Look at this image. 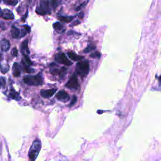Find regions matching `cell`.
<instances>
[{
  "label": "cell",
  "instance_id": "15",
  "mask_svg": "<svg viewBox=\"0 0 161 161\" xmlns=\"http://www.w3.org/2000/svg\"><path fill=\"white\" fill-rule=\"evenodd\" d=\"M10 97L13 99V100H19L20 99V95L14 89H12L10 92Z\"/></svg>",
  "mask_w": 161,
  "mask_h": 161
},
{
  "label": "cell",
  "instance_id": "6",
  "mask_svg": "<svg viewBox=\"0 0 161 161\" xmlns=\"http://www.w3.org/2000/svg\"><path fill=\"white\" fill-rule=\"evenodd\" d=\"M66 87L69 89H77L78 88L79 83H78V78L76 74H74L71 77L69 80L66 83Z\"/></svg>",
  "mask_w": 161,
  "mask_h": 161
},
{
  "label": "cell",
  "instance_id": "1",
  "mask_svg": "<svg viewBox=\"0 0 161 161\" xmlns=\"http://www.w3.org/2000/svg\"><path fill=\"white\" fill-rule=\"evenodd\" d=\"M42 147L41 142L39 140H36L32 143L28 152L30 161H35L39 154Z\"/></svg>",
  "mask_w": 161,
  "mask_h": 161
},
{
  "label": "cell",
  "instance_id": "11",
  "mask_svg": "<svg viewBox=\"0 0 161 161\" xmlns=\"http://www.w3.org/2000/svg\"><path fill=\"white\" fill-rule=\"evenodd\" d=\"M0 47H1V49L3 52H7L10 49V44L9 40L7 39H3L1 44H0Z\"/></svg>",
  "mask_w": 161,
  "mask_h": 161
},
{
  "label": "cell",
  "instance_id": "3",
  "mask_svg": "<svg viewBox=\"0 0 161 161\" xmlns=\"http://www.w3.org/2000/svg\"><path fill=\"white\" fill-rule=\"evenodd\" d=\"M23 81L30 86H40L43 84V78L40 74L36 76H26L23 78Z\"/></svg>",
  "mask_w": 161,
  "mask_h": 161
},
{
  "label": "cell",
  "instance_id": "28",
  "mask_svg": "<svg viewBox=\"0 0 161 161\" xmlns=\"http://www.w3.org/2000/svg\"><path fill=\"white\" fill-rule=\"evenodd\" d=\"M54 2H58V0H52Z\"/></svg>",
  "mask_w": 161,
  "mask_h": 161
},
{
  "label": "cell",
  "instance_id": "22",
  "mask_svg": "<svg viewBox=\"0 0 161 161\" xmlns=\"http://www.w3.org/2000/svg\"><path fill=\"white\" fill-rule=\"evenodd\" d=\"M23 56H24V59H25V62H23V63L26 64V65H27V66L31 65L32 62L30 60V59H29L28 55H23Z\"/></svg>",
  "mask_w": 161,
  "mask_h": 161
},
{
  "label": "cell",
  "instance_id": "18",
  "mask_svg": "<svg viewBox=\"0 0 161 161\" xmlns=\"http://www.w3.org/2000/svg\"><path fill=\"white\" fill-rule=\"evenodd\" d=\"M4 2L6 4L12 6H15L18 3L17 0H4Z\"/></svg>",
  "mask_w": 161,
  "mask_h": 161
},
{
  "label": "cell",
  "instance_id": "13",
  "mask_svg": "<svg viewBox=\"0 0 161 161\" xmlns=\"http://www.w3.org/2000/svg\"><path fill=\"white\" fill-rule=\"evenodd\" d=\"M68 55L69 56V57L72 59L74 61H78V60H81V59H83L84 58L83 56H80L79 55H77L76 54H75L73 52H69L68 53Z\"/></svg>",
  "mask_w": 161,
  "mask_h": 161
},
{
  "label": "cell",
  "instance_id": "26",
  "mask_svg": "<svg viewBox=\"0 0 161 161\" xmlns=\"http://www.w3.org/2000/svg\"><path fill=\"white\" fill-rule=\"evenodd\" d=\"M86 3H87L86 2H84L83 4H81L79 7H78L76 8V11H79L83 7H84L85 5H86Z\"/></svg>",
  "mask_w": 161,
  "mask_h": 161
},
{
  "label": "cell",
  "instance_id": "9",
  "mask_svg": "<svg viewBox=\"0 0 161 161\" xmlns=\"http://www.w3.org/2000/svg\"><path fill=\"white\" fill-rule=\"evenodd\" d=\"M5 20H12L14 18V15L10 10L8 9H5L2 10V14L0 15Z\"/></svg>",
  "mask_w": 161,
  "mask_h": 161
},
{
  "label": "cell",
  "instance_id": "10",
  "mask_svg": "<svg viewBox=\"0 0 161 161\" xmlns=\"http://www.w3.org/2000/svg\"><path fill=\"white\" fill-rule=\"evenodd\" d=\"M28 40H25L21 45V52L23 55H28L30 53L28 47Z\"/></svg>",
  "mask_w": 161,
  "mask_h": 161
},
{
  "label": "cell",
  "instance_id": "4",
  "mask_svg": "<svg viewBox=\"0 0 161 161\" xmlns=\"http://www.w3.org/2000/svg\"><path fill=\"white\" fill-rule=\"evenodd\" d=\"M36 12L39 15H44L47 13H50V8L49 0H42L40 5L36 9Z\"/></svg>",
  "mask_w": 161,
  "mask_h": 161
},
{
  "label": "cell",
  "instance_id": "7",
  "mask_svg": "<svg viewBox=\"0 0 161 161\" xmlns=\"http://www.w3.org/2000/svg\"><path fill=\"white\" fill-rule=\"evenodd\" d=\"M55 97L59 101L62 102H68L70 100V97L68 93L64 90H61L59 91L57 93Z\"/></svg>",
  "mask_w": 161,
  "mask_h": 161
},
{
  "label": "cell",
  "instance_id": "14",
  "mask_svg": "<svg viewBox=\"0 0 161 161\" xmlns=\"http://www.w3.org/2000/svg\"><path fill=\"white\" fill-rule=\"evenodd\" d=\"M11 33H12V36L13 37V38L14 39H18L20 37V30L17 28L15 26H13L12 27V30H11Z\"/></svg>",
  "mask_w": 161,
  "mask_h": 161
},
{
  "label": "cell",
  "instance_id": "23",
  "mask_svg": "<svg viewBox=\"0 0 161 161\" xmlns=\"http://www.w3.org/2000/svg\"><path fill=\"white\" fill-rule=\"evenodd\" d=\"M90 57H92V58H98V59H99L101 57V54L99 52H94L90 55Z\"/></svg>",
  "mask_w": 161,
  "mask_h": 161
},
{
  "label": "cell",
  "instance_id": "16",
  "mask_svg": "<svg viewBox=\"0 0 161 161\" xmlns=\"http://www.w3.org/2000/svg\"><path fill=\"white\" fill-rule=\"evenodd\" d=\"M75 17H59V19L62 22H66V23H69L73 20Z\"/></svg>",
  "mask_w": 161,
  "mask_h": 161
},
{
  "label": "cell",
  "instance_id": "21",
  "mask_svg": "<svg viewBox=\"0 0 161 161\" xmlns=\"http://www.w3.org/2000/svg\"><path fill=\"white\" fill-rule=\"evenodd\" d=\"M24 71L27 73H34L35 72L34 69L30 68L27 65H25V64H24Z\"/></svg>",
  "mask_w": 161,
  "mask_h": 161
},
{
  "label": "cell",
  "instance_id": "24",
  "mask_svg": "<svg viewBox=\"0 0 161 161\" xmlns=\"http://www.w3.org/2000/svg\"><path fill=\"white\" fill-rule=\"evenodd\" d=\"M77 102V97L76 96H73V98H72V100H71V102L69 105V107H73L74 105L76 104V103Z\"/></svg>",
  "mask_w": 161,
  "mask_h": 161
},
{
  "label": "cell",
  "instance_id": "17",
  "mask_svg": "<svg viewBox=\"0 0 161 161\" xmlns=\"http://www.w3.org/2000/svg\"><path fill=\"white\" fill-rule=\"evenodd\" d=\"M54 28L57 31H60L63 28V25L60 22H55L53 24Z\"/></svg>",
  "mask_w": 161,
  "mask_h": 161
},
{
  "label": "cell",
  "instance_id": "27",
  "mask_svg": "<svg viewBox=\"0 0 161 161\" xmlns=\"http://www.w3.org/2000/svg\"><path fill=\"white\" fill-rule=\"evenodd\" d=\"M2 10L1 9V8H0V15L2 14Z\"/></svg>",
  "mask_w": 161,
  "mask_h": 161
},
{
  "label": "cell",
  "instance_id": "25",
  "mask_svg": "<svg viewBox=\"0 0 161 161\" xmlns=\"http://www.w3.org/2000/svg\"><path fill=\"white\" fill-rule=\"evenodd\" d=\"M12 54L13 55V56L14 57H17L18 55V50L16 47L13 48L12 50Z\"/></svg>",
  "mask_w": 161,
  "mask_h": 161
},
{
  "label": "cell",
  "instance_id": "20",
  "mask_svg": "<svg viewBox=\"0 0 161 161\" xmlns=\"http://www.w3.org/2000/svg\"><path fill=\"white\" fill-rule=\"evenodd\" d=\"M6 86V80L5 78L0 77V88H4Z\"/></svg>",
  "mask_w": 161,
  "mask_h": 161
},
{
  "label": "cell",
  "instance_id": "2",
  "mask_svg": "<svg viewBox=\"0 0 161 161\" xmlns=\"http://www.w3.org/2000/svg\"><path fill=\"white\" fill-rule=\"evenodd\" d=\"M76 71L81 77L86 76L89 72V62L88 60H83L77 64Z\"/></svg>",
  "mask_w": 161,
  "mask_h": 161
},
{
  "label": "cell",
  "instance_id": "8",
  "mask_svg": "<svg viewBox=\"0 0 161 161\" xmlns=\"http://www.w3.org/2000/svg\"><path fill=\"white\" fill-rule=\"evenodd\" d=\"M57 91V89H50L47 90H42L40 91V94L44 98H49L52 97V96Z\"/></svg>",
  "mask_w": 161,
  "mask_h": 161
},
{
  "label": "cell",
  "instance_id": "19",
  "mask_svg": "<svg viewBox=\"0 0 161 161\" xmlns=\"http://www.w3.org/2000/svg\"><path fill=\"white\" fill-rule=\"evenodd\" d=\"M95 49H96V46H95V45H89V46H88V47L85 49V50H84V52H86V53H88V52H90L91 51L94 50Z\"/></svg>",
  "mask_w": 161,
  "mask_h": 161
},
{
  "label": "cell",
  "instance_id": "12",
  "mask_svg": "<svg viewBox=\"0 0 161 161\" xmlns=\"http://www.w3.org/2000/svg\"><path fill=\"white\" fill-rule=\"evenodd\" d=\"M21 73V68L17 62H15L13 66V74L15 77L20 76Z\"/></svg>",
  "mask_w": 161,
  "mask_h": 161
},
{
  "label": "cell",
  "instance_id": "5",
  "mask_svg": "<svg viewBox=\"0 0 161 161\" xmlns=\"http://www.w3.org/2000/svg\"><path fill=\"white\" fill-rule=\"evenodd\" d=\"M55 60L57 62L64 64L66 66H71L73 64V62L70 60H69L66 55L63 53L57 54L55 56Z\"/></svg>",
  "mask_w": 161,
  "mask_h": 161
}]
</instances>
